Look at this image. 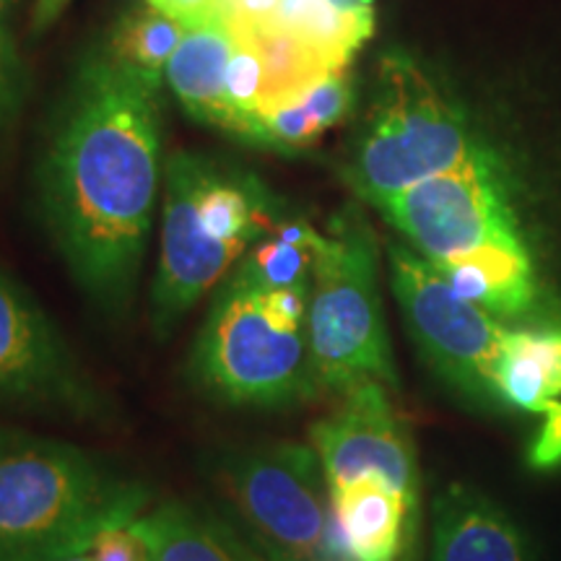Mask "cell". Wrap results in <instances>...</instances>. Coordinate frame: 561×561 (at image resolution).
<instances>
[{"label":"cell","instance_id":"6da1fadb","mask_svg":"<svg viewBox=\"0 0 561 561\" xmlns=\"http://www.w3.org/2000/svg\"><path fill=\"white\" fill-rule=\"evenodd\" d=\"M159 94L104 50L81 60L39 167V210L79 289L102 312L130 307L157 214Z\"/></svg>","mask_w":561,"mask_h":561},{"label":"cell","instance_id":"7a4b0ae2","mask_svg":"<svg viewBox=\"0 0 561 561\" xmlns=\"http://www.w3.org/2000/svg\"><path fill=\"white\" fill-rule=\"evenodd\" d=\"M161 191L151 328L157 339H170L178 322L286 214L284 203L257 174L206 153H172Z\"/></svg>","mask_w":561,"mask_h":561},{"label":"cell","instance_id":"3957f363","mask_svg":"<svg viewBox=\"0 0 561 561\" xmlns=\"http://www.w3.org/2000/svg\"><path fill=\"white\" fill-rule=\"evenodd\" d=\"M149 500L81 447L0 426V561H50Z\"/></svg>","mask_w":561,"mask_h":561},{"label":"cell","instance_id":"277c9868","mask_svg":"<svg viewBox=\"0 0 561 561\" xmlns=\"http://www.w3.org/2000/svg\"><path fill=\"white\" fill-rule=\"evenodd\" d=\"M369 102L343 167V180L369 206L450 172L483 149L460 104L411 53L382 55Z\"/></svg>","mask_w":561,"mask_h":561},{"label":"cell","instance_id":"5b68a950","mask_svg":"<svg viewBox=\"0 0 561 561\" xmlns=\"http://www.w3.org/2000/svg\"><path fill=\"white\" fill-rule=\"evenodd\" d=\"M377 273L380 250L375 231L359 208H343L320 244L307 310L318 396H343L364 380L398 385Z\"/></svg>","mask_w":561,"mask_h":561},{"label":"cell","instance_id":"8992f818","mask_svg":"<svg viewBox=\"0 0 561 561\" xmlns=\"http://www.w3.org/2000/svg\"><path fill=\"white\" fill-rule=\"evenodd\" d=\"M191 377L224 405L286 409L318 396L307 331H284L263 310L261 289L240 271L210 305L191 354Z\"/></svg>","mask_w":561,"mask_h":561},{"label":"cell","instance_id":"52a82bcc","mask_svg":"<svg viewBox=\"0 0 561 561\" xmlns=\"http://www.w3.org/2000/svg\"><path fill=\"white\" fill-rule=\"evenodd\" d=\"M214 481L268 561H346L331 483L312 447L263 442L216 460Z\"/></svg>","mask_w":561,"mask_h":561},{"label":"cell","instance_id":"ba28073f","mask_svg":"<svg viewBox=\"0 0 561 561\" xmlns=\"http://www.w3.org/2000/svg\"><path fill=\"white\" fill-rule=\"evenodd\" d=\"M390 284L424 362L473 405L502 403L494 390L507 328L462 299L445 276L403 242L388 244Z\"/></svg>","mask_w":561,"mask_h":561},{"label":"cell","instance_id":"9c48e42d","mask_svg":"<svg viewBox=\"0 0 561 561\" xmlns=\"http://www.w3.org/2000/svg\"><path fill=\"white\" fill-rule=\"evenodd\" d=\"M375 208L430 263L450 261L483 244H523L500 164L489 149Z\"/></svg>","mask_w":561,"mask_h":561},{"label":"cell","instance_id":"30bf717a","mask_svg":"<svg viewBox=\"0 0 561 561\" xmlns=\"http://www.w3.org/2000/svg\"><path fill=\"white\" fill-rule=\"evenodd\" d=\"M104 398L83 375L58 328L0 271V409L62 411L96 419Z\"/></svg>","mask_w":561,"mask_h":561},{"label":"cell","instance_id":"8fae6325","mask_svg":"<svg viewBox=\"0 0 561 561\" xmlns=\"http://www.w3.org/2000/svg\"><path fill=\"white\" fill-rule=\"evenodd\" d=\"M310 437L331 489L380 479L419 507L416 447L401 413L392 409L385 382L364 380L348 388L339 409L318 421Z\"/></svg>","mask_w":561,"mask_h":561},{"label":"cell","instance_id":"7c38bea8","mask_svg":"<svg viewBox=\"0 0 561 561\" xmlns=\"http://www.w3.org/2000/svg\"><path fill=\"white\" fill-rule=\"evenodd\" d=\"M333 517L346 561H409L419 507L380 479L331 489Z\"/></svg>","mask_w":561,"mask_h":561},{"label":"cell","instance_id":"4fadbf2b","mask_svg":"<svg viewBox=\"0 0 561 561\" xmlns=\"http://www.w3.org/2000/svg\"><path fill=\"white\" fill-rule=\"evenodd\" d=\"M231 47L234 32L221 16L185 26L178 50L167 66L164 81L170 83L187 115L244 140L248 125L231 110L227 91Z\"/></svg>","mask_w":561,"mask_h":561},{"label":"cell","instance_id":"5bb4252c","mask_svg":"<svg viewBox=\"0 0 561 561\" xmlns=\"http://www.w3.org/2000/svg\"><path fill=\"white\" fill-rule=\"evenodd\" d=\"M432 561H528L520 533L479 491L450 483L434 500Z\"/></svg>","mask_w":561,"mask_h":561},{"label":"cell","instance_id":"9a60e30c","mask_svg":"<svg viewBox=\"0 0 561 561\" xmlns=\"http://www.w3.org/2000/svg\"><path fill=\"white\" fill-rule=\"evenodd\" d=\"M455 294L500 318L533 310L538 289L525 244H483L466 255L432 263Z\"/></svg>","mask_w":561,"mask_h":561},{"label":"cell","instance_id":"2e32d148","mask_svg":"<svg viewBox=\"0 0 561 561\" xmlns=\"http://www.w3.org/2000/svg\"><path fill=\"white\" fill-rule=\"evenodd\" d=\"M261 26L301 39L333 68H351L375 34V0H278Z\"/></svg>","mask_w":561,"mask_h":561},{"label":"cell","instance_id":"e0dca14e","mask_svg":"<svg viewBox=\"0 0 561 561\" xmlns=\"http://www.w3.org/2000/svg\"><path fill=\"white\" fill-rule=\"evenodd\" d=\"M354 100L356 89L351 68L333 70L299 100L257 117L248 144L278 153L312 149L328 130L346 121Z\"/></svg>","mask_w":561,"mask_h":561},{"label":"cell","instance_id":"ac0fdd59","mask_svg":"<svg viewBox=\"0 0 561 561\" xmlns=\"http://www.w3.org/2000/svg\"><path fill=\"white\" fill-rule=\"evenodd\" d=\"M502 403L543 413L561 396V328L507 331L494 371Z\"/></svg>","mask_w":561,"mask_h":561},{"label":"cell","instance_id":"d6986e66","mask_svg":"<svg viewBox=\"0 0 561 561\" xmlns=\"http://www.w3.org/2000/svg\"><path fill=\"white\" fill-rule=\"evenodd\" d=\"M153 561H250L240 541L185 502H161L138 517Z\"/></svg>","mask_w":561,"mask_h":561},{"label":"cell","instance_id":"ffe728a7","mask_svg":"<svg viewBox=\"0 0 561 561\" xmlns=\"http://www.w3.org/2000/svg\"><path fill=\"white\" fill-rule=\"evenodd\" d=\"M325 231L307 219H280L271 234L257 240L242 257L237 271L257 289H312L314 261Z\"/></svg>","mask_w":561,"mask_h":561},{"label":"cell","instance_id":"44dd1931","mask_svg":"<svg viewBox=\"0 0 561 561\" xmlns=\"http://www.w3.org/2000/svg\"><path fill=\"white\" fill-rule=\"evenodd\" d=\"M182 34H185V26L180 21L164 16L151 5H144V9H133L121 16L110 34L104 55L117 68L159 94L167 66L178 50Z\"/></svg>","mask_w":561,"mask_h":561},{"label":"cell","instance_id":"7402d4cb","mask_svg":"<svg viewBox=\"0 0 561 561\" xmlns=\"http://www.w3.org/2000/svg\"><path fill=\"white\" fill-rule=\"evenodd\" d=\"M234 30L248 34L255 42L257 53H261L265 70L261 115L299 100L301 94L318 87L325 76L339 70L322 58L318 50H312L310 45H305V42L286 32L271 30V26H234Z\"/></svg>","mask_w":561,"mask_h":561},{"label":"cell","instance_id":"603a6c76","mask_svg":"<svg viewBox=\"0 0 561 561\" xmlns=\"http://www.w3.org/2000/svg\"><path fill=\"white\" fill-rule=\"evenodd\" d=\"M234 47H231V60H229V73H227V91L231 110L240 115V121L248 125L250 140L252 128H255V117L261 115V102H263V60L261 53H257L255 42H252L248 34L234 30Z\"/></svg>","mask_w":561,"mask_h":561},{"label":"cell","instance_id":"cb8c5ba5","mask_svg":"<svg viewBox=\"0 0 561 561\" xmlns=\"http://www.w3.org/2000/svg\"><path fill=\"white\" fill-rule=\"evenodd\" d=\"M144 512L117 515L100 525L87 538V553L91 561H153V551L140 530L138 517Z\"/></svg>","mask_w":561,"mask_h":561},{"label":"cell","instance_id":"d4e9b609","mask_svg":"<svg viewBox=\"0 0 561 561\" xmlns=\"http://www.w3.org/2000/svg\"><path fill=\"white\" fill-rule=\"evenodd\" d=\"M24 91V62L11 26L0 24V128L11 121Z\"/></svg>","mask_w":561,"mask_h":561},{"label":"cell","instance_id":"484cf974","mask_svg":"<svg viewBox=\"0 0 561 561\" xmlns=\"http://www.w3.org/2000/svg\"><path fill=\"white\" fill-rule=\"evenodd\" d=\"M528 462L538 471H551L561 466V403L553 401L543 411V424L538 426L536 439L530 442Z\"/></svg>","mask_w":561,"mask_h":561},{"label":"cell","instance_id":"4316f807","mask_svg":"<svg viewBox=\"0 0 561 561\" xmlns=\"http://www.w3.org/2000/svg\"><path fill=\"white\" fill-rule=\"evenodd\" d=\"M146 5L180 21L182 26H195L221 16V0H146Z\"/></svg>","mask_w":561,"mask_h":561},{"label":"cell","instance_id":"83f0119b","mask_svg":"<svg viewBox=\"0 0 561 561\" xmlns=\"http://www.w3.org/2000/svg\"><path fill=\"white\" fill-rule=\"evenodd\" d=\"M278 0H221V19L231 26H261Z\"/></svg>","mask_w":561,"mask_h":561},{"label":"cell","instance_id":"f1b7e54d","mask_svg":"<svg viewBox=\"0 0 561 561\" xmlns=\"http://www.w3.org/2000/svg\"><path fill=\"white\" fill-rule=\"evenodd\" d=\"M70 0H34V11H32V32L42 34L47 32L55 21L60 19V13L68 9Z\"/></svg>","mask_w":561,"mask_h":561},{"label":"cell","instance_id":"f546056e","mask_svg":"<svg viewBox=\"0 0 561 561\" xmlns=\"http://www.w3.org/2000/svg\"><path fill=\"white\" fill-rule=\"evenodd\" d=\"M87 541L70 546V549H66L62 553H58V557L50 559V561H91L89 553H87V546H83Z\"/></svg>","mask_w":561,"mask_h":561},{"label":"cell","instance_id":"4dcf8cb0","mask_svg":"<svg viewBox=\"0 0 561 561\" xmlns=\"http://www.w3.org/2000/svg\"><path fill=\"white\" fill-rule=\"evenodd\" d=\"M11 9V0H0V24H5V13Z\"/></svg>","mask_w":561,"mask_h":561},{"label":"cell","instance_id":"1f68e13d","mask_svg":"<svg viewBox=\"0 0 561 561\" xmlns=\"http://www.w3.org/2000/svg\"><path fill=\"white\" fill-rule=\"evenodd\" d=\"M250 561H255V559H250Z\"/></svg>","mask_w":561,"mask_h":561}]
</instances>
